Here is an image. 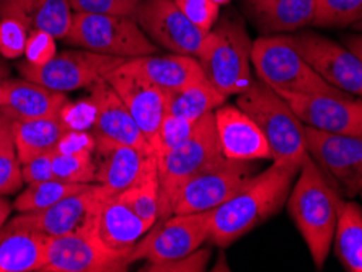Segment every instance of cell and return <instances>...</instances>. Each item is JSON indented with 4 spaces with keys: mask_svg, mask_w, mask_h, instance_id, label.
<instances>
[{
    "mask_svg": "<svg viewBox=\"0 0 362 272\" xmlns=\"http://www.w3.org/2000/svg\"><path fill=\"white\" fill-rule=\"evenodd\" d=\"M74 10L69 0H4L0 18L18 20L26 30L64 40L71 30Z\"/></svg>",
    "mask_w": 362,
    "mask_h": 272,
    "instance_id": "cb8c5ba5",
    "label": "cell"
},
{
    "mask_svg": "<svg viewBox=\"0 0 362 272\" xmlns=\"http://www.w3.org/2000/svg\"><path fill=\"white\" fill-rule=\"evenodd\" d=\"M88 105L93 111L92 134L95 138L153 150L108 80L100 78L88 88Z\"/></svg>",
    "mask_w": 362,
    "mask_h": 272,
    "instance_id": "ac0fdd59",
    "label": "cell"
},
{
    "mask_svg": "<svg viewBox=\"0 0 362 272\" xmlns=\"http://www.w3.org/2000/svg\"><path fill=\"white\" fill-rule=\"evenodd\" d=\"M198 121L186 119V117L175 116V114H165L160 129L157 132L156 141H153V150H156L157 157L163 155L175 147H178L185 141L193 136V132L198 127Z\"/></svg>",
    "mask_w": 362,
    "mask_h": 272,
    "instance_id": "836d02e7",
    "label": "cell"
},
{
    "mask_svg": "<svg viewBox=\"0 0 362 272\" xmlns=\"http://www.w3.org/2000/svg\"><path fill=\"white\" fill-rule=\"evenodd\" d=\"M237 106L262 129L273 153V162L302 167L308 157L305 124L273 87L259 78L253 80L248 90L237 95Z\"/></svg>",
    "mask_w": 362,
    "mask_h": 272,
    "instance_id": "3957f363",
    "label": "cell"
},
{
    "mask_svg": "<svg viewBox=\"0 0 362 272\" xmlns=\"http://www.w3.org/2000/svg\"><path fill=\"white\" fill-rule=\"evenodd\" d=\"M362 21V0H317L313 26L348 28Z\"/></svg>",
    "mask_w": 362,
    "mask_h": 272,
    "instance_id": "d6a6232c",
    "label": "cell"
},
{
    "mask_svg": "<svg viewBox=\"0 0 362 272\" xmlns=\"http://www.w3.org/2000/svg\"><path fill=\"white\" fill-rule=\"evenodd\" d=\"M253 175L255 165L252 162L221 157L181 186L170 206V215L198 214L216 209L230 199Z\"/></svg>",
    "mask_w": 362,
    "mask_h": 272,
    "instance_id": "9c48e42d",
    "label": "cell"
},
{
    "mask_svg": "<svg viewBox=\"0 0 362 272\" xmlns=\"http://www.w3.org/2000/svg\"><path fill=\"white\" fill-rule=\"evenodd\" d=\"M216 132L222 155L238 162L273 160L269 143L257 122L242 108L222 105L214 111Z\"/></svg>",
    "mask_w": 362,
    "mask_h": 272,
    "instance_id": "ffe728a7",
    "label": "cell"
},
{
    "mask_svg": "<svg viewBox=\"0 0 362 272\" xmlns=\"http://www.w3.org/2000/svg\"><path fill=\"white\" fill-rule=\"evenodd\" d=\"M66 108L52 116L13 122L15 148L21 165L42 153L57 150L62 138L71 131H77L69 119Z\"/></svg>",
    "mask_w": 362,
    "mask_h": 272,
    "instance_id": "d4e9b609",
    "label": "cell"
},
{
    "mask_svg": "<svg viewBox=\"0 0 362 272\" xmlns=\"http://www.w3.org/2000/svg\"><path fill=\"white\" fill-rule=\"evenodd\" d=\"M71 103L66 93L56 92L28 78L0 80V108L15 121L36 119L59 113Z\"/></svg>",
    "mask_w": 362,
    "mask_h": 272,
    "instance_id": "7402d4cb",
    "label": "cell"
},
{
    "mask_svg": "<svg viewBox=\"0 0 362 272\" xmlns=\"http://www.w3.org/2000/svg\"><path fill=\"white\" fill-rule=\"evenodd\" d=\"M131 256L132 252L106 247L90 227L78 233L49 237L46 263L40 272H122L132 264Z\"/></svg>",
    "mask_w": 362,
    "mask_h": 272,
    "instance_id": "30bf717a",
    "label": "cell"
},
{
    "mask_svg": "<svg viewBox=\"0 0 362 272\" xmlns=\"http://www.w3.org/2000/svg\"><path fill=\"white\" fill-rule=\"evenodd\" d=\"M240 7L262 36L291 35L313 26L317 0H240Z\"/></svg>",
    "mask_w": 362,
    "mask_h": 272,
    "instance_id": "44dd1931",
    "label": "cell"
},
{
    "mask_svg": "<svg viewBox=\"0 0 362 272\" xmlns=\"http://www.w3.org/2000/svg\"><path fill=\"white\" fill-rule=\"evenodd\" d=\"M211 240V211L173 214L158 220L136 244L131 261L160 263L177 259L204 247Z\"/></svg>",
    "mask_w": 362,
    "mask_h": 272,
    "instance_id": "8fae6325",
    "label": "cell"
},
{
    "mask_svg": "<svg viewBox=\"0 0 362 272\" xmlns=\"http://www.w3.org/2000/svg\"><path fill=\"white\" fill-rule=\"evenodd\" d=\"M344 202V196L329 183L313 158L308 155L303 160L286 207L315 269H323L332 252Z\"/></svg>",
    "mask_w": 362,
    "mask_h": 272,
    "instance_id": "7a4b0ae2",
    "label": "cell"
},
{
    "mask_svg": "<svg viewBox=\"0 0 362 272\" xmlns=\"http://www.w3.org/2000/svg\"><path fill=\"white\" fill-rule=\"evenodd\" d=\"M126 64L163 92H173L206 78L198 59L175 52L132 57Z\"/></svg>",
    "mask_w": 362,
    "mask_h": 272,
    "instance_id": "484cf974",
    "label": "cell"
},
{
    "mask_svg": "<svg viewBox=\"0 0 362 272\" xmlns=\"http://www.w3.org/2000/svg\"><path fill=\"white\" fill-rule=\"evenodd\" d=\"M64 45L98 54L132 59L157 54L158 47L131 17L110 13H76Z\"/></svg>",
    "mask_w": 362,
    "mask_h": 272,
    "instance_id": "8992f818",
    "label": "cell"
},
{
    "mask_svg": "<svg viewBox=\"0 0 362 272\" xmlns=\"http://www.w3.org/2000/svg\"><path fill=\"white\" fill-rule=\"evenodd\" d=\"M252 47L243 21L230 13L219 17L206 36L198 61L206 78L227 98L243 93L253 83Z\"/></svg>",
    "mask_w": 362,
    "mask_h": 272,
    "instance_id": "277c9868",
    "label": "cell"
},
{
    "mask_svg": "<svg viewBox=\"0 0 362 272\" xmlns=\"http://www.w3.org/2000/svg\"><path fill=\"white\" fill-rule=\"evenodd\" d=\"M25 186L21 162L17 148L10 146L0 152V196H12L20 193Z\"/></svg>",
    "mask_w": 362,
    "mask_h": 272,
    "instance_id": "d590c367",
    "label": "cell"
},
{
    "mask_svg": "<svg viewBox=\"0 0 362 272\" xmlns=\"http://www.w3.org/2000/svg\"><path fill=\"white\" fill-rule=\"evenodd\" d=\"M191 23H194L204 33L214 28L221 17V7L212 0H175Z\"/></svg>",
    "mask_w": 362,
    "mask_h": 272,
    "instance_id": "74e56055",
    "label": "cell"
},
{
    "mask_svg": "<svg viewBox=\"0 0 362 272\" xmlns=\"http://www.w3.org/2000/svg\"><path fill=\"white\" fill-rule=\"evenodd\" d=\"M308 127L329 134L362 136V98L351 93L278 92Z\"/></svg>",
    "mask_w": 362,
    "mask_h": 272,
    "instance_id": "9a60e30c",
    "label": "cell"
},
{
    "mask_svg": "<svg viewBox=\"0 0 362 272\" xmlns=\"http://www.w3.org/2000/svg\"><path fill=\"white\" fill-rule=\"evenodd\" d=\"M343 45L346 47H349L351 51L354 52L362 61V33H356V31H351V33L343 35Z\"/></svg>",
    "mask_w": 362,
    "mask_h": 272,
    "instance_id": "7bdbcfd3",
    "label": "cell"
},
{
    "mask_svg": "<svg viewBox=\"0 0 362 272\" xmlns=\"http://www.w3.org/2000/svg\"><path fill=\"white\" fill-rule=\"evenodd\" d=\"M105 191L98 183H92L87 189L72 194L56 204L42 207L38 211L18 212V215L8 218L18 227L45 233L47 237H64L78 233L93 227L95 215Z\"/></svg>",
    "mask_w": 362,
    "mask_h": 272,
    "instance_id": "2e32d148",
    "label": "cell"
},
{
    "mask_svg": "<svg viewBox=\"0 0 362 272\" xmlns=\"http://www.w3.org/2000/svg\"><path fill=\"white\" fill-rule=\"evenodd\" d=\"M93 228L106 247L118 252H134L136 244L152 227L121 202L118 196L105 193L95 215Z\"/></svg>",
    "mask_w": 362,
    "mask_h": 272,
    "instance_id": "603a6c76",
    "label": "cell"
},
{
    "mask_svg": "<svg viewBox=\"0 0 362 272\" xmlns=\"http://www.w3.org/2000/svg\"><path fill=\"white\" fill-rule=\"evenodd\" d=\"M126 59L98 54L81 47L64 49L42 66H33L26 61L17 62L21 77L41 83L56 92L69 93L74 90L90 88L100 78H105Z\"/></svg>",
    "mask_w": 362,
    "mask_h": 272,
    "instance_id": "ba28073f",
    "label": "cell"
},
{
    "mask_svg": "<svg viewBox=\"0 0 362 272\" xmlns=\"http://www.w3.org/2000/svg\"><path fill=\"white\" fill-rule=\"evenodd\" d=\"M359 196H361V199H362V193H361V194H359Z\"/></svg>",
    "mask_w": 362,
    "mask_h": 272,
    "instance_id": "c3c4849f",
    "label": "cell"
},
{
    "mask_svg": "<svg viewBox=\"0 0 362 272\" xmlns=\"http://www.w3.org/2000/svg\"><path fill=\"white\" fill-rule=\"evenodd\" d=\"M252 66L262 82L276 92L291 93H344L329 85L296 47L292 35L259 36L253 41Z\"/></svg>",
    "mask_w": 362,
    "mask_h": 272,
    "instance_id": "5b68a950",
    "label": "cell"
},
{
    "mask_svg": "<svg viewBox=\"0 0 362 272\" xmlns=\"http://www.w3.org/2000/svg\"><path fill=\"white\" fill-rule=\"evenodd\" d=\"M167 113L198 121L207 113H214L217 108L226 105L227 97L221 93L209 80L189 83L180 90L165 92Z\"/></svg>",
    "mask_w": 362,
    "mask_h": 272,
    "instance_id": "83f0119b",
    "label": "cell"
},
{
    "mask_svg": "<svg viewBox=\"0 0 362 272\" xmlns=\"http://www.w3.org/2000/svg\"><path fill=\"white\" fill-rule=\"evenodd\" d=\"M308 155L348 199L362 193V136L329 134L305 126Z\"/></svg>",
    "mask_w": 362,
    "mask_h": 272,
    "instance_id": "7c38bea8",
    "label": "cell"
},
{
    "mask_svg": "<svg viewBox=\"0 0 362 272\" xmlns=\"http://www.w3.org/2000/svg\"><path fill=\"white\" fill-rule=\"evenodd\" d=\"M300 167L273 162L264 172L253 175L223 204L211 211V240L227 248L257 228L286 206Z\"/></svg>",
    "mask_w": 362,
    "mask_h": 272,
    "instance_id": "6da1fadb",
    "label": "cell"
},
{
    "mask_svg": "<svg viewBox=\"0 0 362 272\" xmlns=\"http://www.w3.org/2000/svg\"><path fill=\"white\" fill-rule=\"evenodd\" d=\"M211 259V249L201 247L196 252L181 256L177 259L160 261V263H146L144 272H202L206 271Z\"/></svg>",
    "mask_w": 362,
    "mask_h": 272,
    "instance_id": "8d00e7d4",
    "label": "cell"
},
{
    "mask_svg": "<svg viewBox=\"0 0 362 272\" xmlns=\"http://www.w3.org/2000/svg\"><path fill=\"white\" fill-rule=\"evenodd\" d=\"M12 211H13V202H10L7 199V196H0V228L8 222Z\"/></svg>",
    "mask_w": 362,
    "mask_h": 272,
    "instance_id": "ee69618b",
    "label": "cell"
},
{
    "mask_svg": "<svg viewBox=\"0 0 362 272\" xmlns=\"http://www.w3.org/2000/svg\"><path fill=\"white\" fill-rule=\"evenodd\" d=\"M76 13H110L134 18L139 0H69Z\"/></svg>",
    "mask_w": 362,
    "mask_h": 272,
    "instance_id": "f35d334b",
    "label": "cell"
},
{
    "mask_svg": "<svg viewBox=\"0 0 362 272\" xmlns=\"http://www.w3.org/2000/svg\"><path fill=\"white\" fill-rule=\"evenodd\" d=\"M212 2H214V4H217V5H219V7H222V5H226V4H228V2H230V0H212Z\"/></svg>",
    "mask_w": 362,
    "mask_h": 272,
    "instance_id": "7dc6e473",
    "label": "cell"
},
{
    "mask_svg": "<svg viewBox=\"0 0 362 272\" xmlns=\"http://www.w3.org/2000/svg\"><path fill=\"white\" fill-rule=\"evenodd\" d=\"M95 165L98 183L106 194L116 196L158 172L156 150L122 146L95 138Z\"/></svg>",
    "mask_w": 362,
    "mask_h": 272,
    "instance_id": "e0dca14e",
    "label": "cell"
},
{
    "mask_svg": "<svg viewBox=\"0 0 362 272\" xmlns=\"http://www.w3.org/2000/svg\"><path fill=\"white\" fill-rule=\"evenodd\" d=\"M10 73H12V67H10V64H8L7 59H5L2 54H0V80L8 78Z\"/></svg>",
    "mask_w": 362,
    "mask_h": 272,
    "instance_id": "f6af8a7d",
    "label": "cell"
},
{
    "mask_svg": "<svg viewBox=\"0 0 362 272\" xmlns=\"http://www.w3.org/2000/svg\"><path fill=\"white\" fill-rule=\"evenodd\" d=\"M90 184L92 183H69V181L57 178L26 184V188L21 189L17 199L13 201V209L17 212L38 211L42 207L56 204V202L66 199L69 196L81 193V191L87 189Z\"/></svg>",
    "mask_w": 362,
    "mask_h": 272,
    "instance_id": "f546056e",
    "label": "cell"
},
{
    "mask_svg": "<svg viewBox=\"0 0 362 272\" xmlns=\"http://www.w3.org/2000/svg\"><path fill=\"white\" fill-rule=\"evenodd\" d=\"M54 36L42 33V31H31L25 46V61L33 66H42L49 62L57 54Z\"/></svg>",
    "mask_w": 362,
    "mask_h": 272,
    "instance_id": "ab89813d",
    "label": "cell"
},
{
    "mask_svg": "<svg viewBox=\"0 0 362 272\" xmlns=\"http://www.w3.org/2000/svg\"><path fill=\"white\" fill-rule=\"evenodd\" d=\"M49 237L7 222L0 228V272L41 271Z\"/></svg>",
    "mask_w": 362,
    "mask_h": 272,
    "instance_id": "4316f807",
    "label": "cell"
},
{
    "mask_svg": "<svg viewBox=\"0 0 362 272\" xmlns=\"http://www.w3.org/2000/svg\"><path fill=\"white\" fill-rule=\"evenodd\" d=\"M54 152L42 153V155L35 157L33 160H30V162L21 165V173H23L25 184L40 183V181L56 178L54 172H52V155H54Z\"/></svg>",
    "mask_w": 362,
    "mask_h": 272,
    "instance_id": "60d3db41",
    "label": "cell"
},
{
    "mask_svg": "<svg viewBox=\"0 0 362 272\" xmlns=\"http://www.w3.org/2000/svg\"><path fill=\"white\" fill-rule=\"evenodd\" d=\"M222 155L216 132L214 113L202 116L188 141L157 157L158 183H160V218L170 217V206L177 191L189 178L202 172Z\"/></svg>",
    "mask_w": 362,
    "mask_h": 272,
    "instance_id": "52a82bcc",
    "label": "cell"
},
{
    "mask_svg": "<svg viewBox=\"0 0 362 272\" xmlns=\"http://www.w3.org/2000/svg\"><path fill=\"white\" fill-rule=\"evenodd\" d=\"M116 196L151 227L156 225L158 218H160V183H158V172Z\"/></svg>",
    "mask_w": 362,
    "mask_h": 272,
    "instance_id": "4dcf8cb0",
    "label": "cell"
},
{
    "mask_svg": "<svg viewBox=\"0 0 362 272\" xmlns=\"http://www.w3.org/2000/svg\"><path fill=\"white\" fill-rule=\"evenodd\" d=\"M351 31H356V33H362V21H358V23H354L351 26Z\"/></svg>",
    "mask_w": 362,
    "mask_h": 272,
    "instance_id": "bcb514c9",
    "label": "cell"
},
{
    "mask_svg": "<svg viewBox=\"0 0 362 272\" xmlns=\"http://www.w3.org/2000/svg\"><path fill=\"white\" fill-rule=\"evenodd\" d=\"M13 122L15 119L7 111L0 108V152L4 148L13 146Z\"/></svg>",
    "mask_w": 362,
    "mask_h": 272,
    "instance_id": "b9f144b4",
    "label": "cell"
},
{
    "mask_svg": "<svg viewBox=\"0 0 362 272\" xmlns=\"http://www.w3.org/2000/svg\"><path fill=\"white\" fill-rule=\"evenodd\" d=\"M105 78L119 95L122 103L129 110L144 136L153 147V141L167 114V100H165L163 90L157 88L126 62L116 67Z\"/></svg>",
    "mask_w": 362,
    "mask_h": 272,
    "instance_id": "d6986e66",
    "label": "cell"
},
{
    "mask_svg": "<svg viewBox=\"0 0 362 272\" xmlns=\"http://www.w3.org/2000/svg\"><path fill=\"white\" fill-rule=\"evenodd\" d=\"M95 148L78 150H56L52 155V172L57 179L69 183H95L97 165L93 157Z\"/></svg>",
    "mask_w": 362,
    "mask_h": 272,
    "instance_id": "1f68e13d",
    "label": "cell"
},
{
    "mask_svg": "<svg viewBox=\"0 0 362 272\" xmlns=\"http://www.w3.org/2000/svg\"><path fill=\"white\" fill-rule=\"evenodd\" d=\"M334 254L348 272H362V206L346 201L333 240Z\"/></svg>",
    "mask_w": 362,
    "mask_h": 272,
    "instance_id": "f1b7e54d",
    "label": "cell"
},
{
    "mask_svg": "<svg viewBox=\"0 0 362 272\" xmlns=\"http://www.w3.org/2000/svg\"><path fill=\"white\" fill-rule=\"evenodd\" d=\"M296 47L329 85L362 98V61L343 42L312 30L291 33Z\"/></svg>",
    "mask_w": 362,
    "mask_h": 272,
    "instance_id": "5bb4252c",
    "label": "cell"
},
{
    "mask_svg": "<svg viewBox=\"0 0 362 272\" xmlns=\"http://www.w3.org/2000/svg\"><path fill=\"white\" fill-rule=\"evenodd\" d=\"M30 31L15 18H0V54L15 61L25 54Z\"/></svg>",
    "mask_w": 362,
    "mask_h": 272,
    "instance_id": "e575fe53",
    "label": "cell"
},
{
    "mask_svg": "<svg viewBox=\"0 0 362 272\" xmlns=\"http://www.w3.org/2000/svg\"><path fill=\"white\" fill-rule=\"evenodd\" d=\"M134 20L158 49L198 59L207 33L186 18L175 0H139Z\"/></svg>",
    "mask_w": 362,
    "mask_h": 272,
    "instance_id": "4fadbf2b",
    "label": "cell"
},
{
    "mask_svg": "<svg viewBox=\"0 0 362 272\" xmlns=\"http://www.w3.org/2000/svg\"><path fill=\"white\" fill-rule=\"evenodd\" d=\"M0 2H4V0H0Z\"/></svg>",
    "mask_w": 362,
    "mask_h": 272,
    "instance_id": "681fc988",
    "label": "cell"
}]
</instances>
